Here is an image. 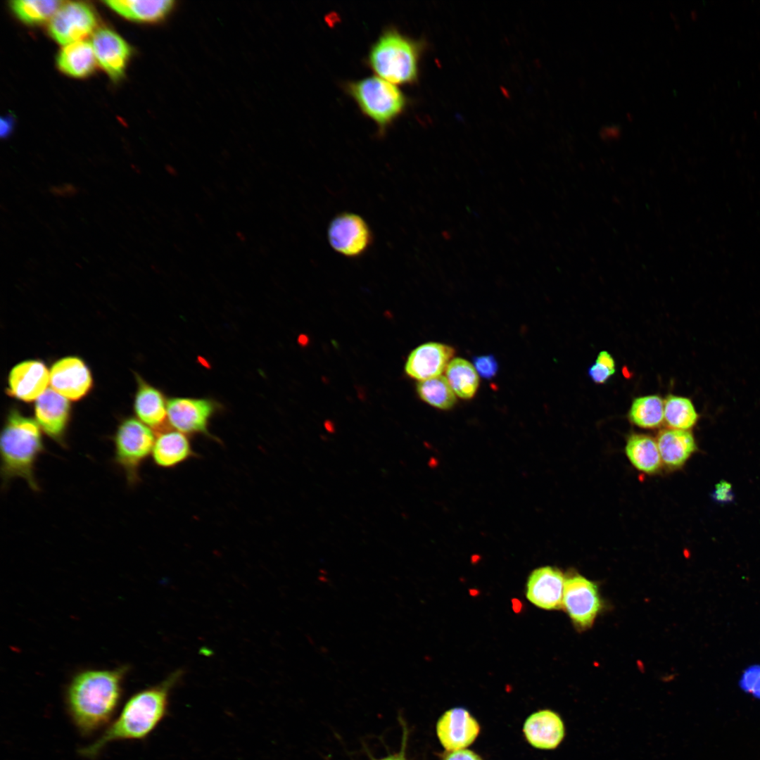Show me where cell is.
Here are the masks:
<instances>
[{"label": "cell", "mask_w": 760, "mask_h": 760, "mask_svg": "<svg viewBox=\"0 0 760 760\" xmlns=\"http://www.w3.org/2000/svg\"><path fill=\"white\" fill-rule=\"evenodd\" d=\"M127 666L87 669L70 679L64 695L68 715L77 730L89 736L113 721L121 702Z\"/></svg>", "instance_id": "obj_1"}, {"label": "cell", "mask_w": 760, "mask_h": 760, "mask_svg": "<svg viewBox=\"0 0 760 760\" xmlns=\"http://www.w3.org/2000/svg\"><path fill=\"white\" fill-rule=\"evenodd\" d=\"M182 676V671L178 670L158 684L132 695L103 733L80 749V755L95 758L111 742L148 737L167 715L171 692Z\"/></svg>", "instance_id": "obj_2"}, {"label": "cell", "mask_w": 760, "mask_h": 760, "mask_svg": "<svg viewBox=\"0 0 760 760\" xmlns=\"http://www.w3.org/2000/svg\"><path fill=\"white\" fill-rule=\"evenodd\" d=\"M45 450L41 428L36 421L18 410L9 411L1 433V476L6 488L20 478L30 488L40 490L35 476L36 463Z\"/></svg>", "instance_id": "obj_3"}, {"label": "cell", "mask_w": 760, "mask_h": 760, "mask_svg": "<svg viewBox=\"0 0 760 760\" xmlns=\"http://www.w3.org/2000/svg\"><path fill=\"white\" fill-rule=\"evenodd\" d=\"M424 44L394 27L385 29L372 45L367 63L378 77L393 84L414 83Z\"/></svg>", "instance_id": "obj_4"}, {"label": "cell", "mask_w": 760, "mask_h": 760, "mask_svg": "<svg viewBox=\"0 0 760 760\" xmlns=\"http://www.w3.org/2000/svg\"><path fill=\"white\" fill-rule=\"evenodd\" d=\"M345 89L383 133L405 111L407 99L395 84L378 76L348 82Z\"/></svg>", "instance_id": "obj_5"}, {"label": "cell", "mask_w": 760, "mask_h": 760, "mask_svg": "<svg viewBox=\"0 0 760 760\" xmlns=\"http://www.w3.org/2000/svg\"><path fill=\"white\" fill-rule=\"evenodd\" d=\"M155 439L150 427L137 419L128 417L118 425L113 437L114 460L129 486L140 482V467L152 453Z\"/></svg>", "instance_id": "obj_6"}, {"label": "cell", "mask_w": 760, "mask_h": 760, "mask_svg": "<svg viewBox=\"0 0 760 760\" xmlns=\"http://www.w3.org/2000/svg\"><path fill=\"white\" fill-rule=\"evenodd\" d=\"M220 407L213 399L174 397L167 401V422L173 429L188 436L201 435L219 441L209 431V425Z\"/></svg>", "instance_id": "obj_7"}, {"label": "cell", "mask_w": 760, "mask_h": 760, "mask_svg": "<svg viewBox=\"0 0 760 760\" xmlns=\"http://www.w3.org/2000/svg\"><path fill=\"white\" fill-rule=\"evenodd\" d=\"M327 239L331 247L348 258H357L371 248L374 236L367 222L360 215L338 213L329 224Z\"/></svg>", "instance_id": "obj_8"}, {"label": "cell", "mask_w": 760, "mask_h": 760, "mask_svg": "<svg viewBox=\"0 0 760 760\" xmlns=\"http://www.w3.org/2000/svg\"><path fill=\"white\" fill-rule=\"evenodd\" d=\"M96 25V14L88 4L63 1L49 20L48 30L54 40L65 46L83 41L94 32Z\"/></svg>", "instance_id": "obj_9"}, {"label": "cell", "mask_w": 760, "mask_h": 760, "mask_svg": "<svg viewBox=\"0 0 760 760\" xmlns=\"http://www.w3.org/2000/svg\"><path fill=\"white\" fill-rule=\"evenodd\" d=\"M562 606L580 628L590 627L602 608L597 585L581 575L566 578Z\"/></svg>", "instance_id": "obj_10"}, {"label": "cell", "mask_w": 760, "mask_h": 760, "mask_svg": "<svg viewBox=\"0 0 760 760\" xmlns=\"http://www.w3.org/2000/svg\"><path fill=\"white\" fill-rule=\"evenodd\" d=\"M34 414L41 429L58 445L65 448V435L70 419L68 400L49 388L36 400Z\"/></svg>", "instance_id": "obj_11"}, {"label": "cell", "mask_w": 760, "mask_h": 760, "mask_svg": "<svg viewBox=\"0 0 760 760\" xmlns=\"http://www.w3.org/2000/svg\"><path fill=\"white\" fill-rule=\"evenodd\" d=\"M51 388L72 400L83 398L90 390L92 378L85 363L77 357H66L56 362L50 370Z\"/></svg>", "instance_id": "obj_12"}, {"label": "cell", "mask_w": 760, "mask_h": 760, "mask_svg": "<svg viewBox=\"0 0 760 760\" xmlns=\"http://www.w3.org/2000/svg\"><path fill=\"white\" fill-rule=\"evenodd\" d=\"M454 353V349L446 344L436 342L422 344L408 355L405 373L419 381L441 376Z\"/></svg>", "instance_id": "obj_13"}, {"label": "cell", "mask_w": 760, "mask_h": 760, "mask_svg": "<svg viewBox=\"0 0 760 760\" xmlns=\"http://www.w3.org/2000/svg\"><path fill=\"white\" fill-rule=\"evenodd\" d=\"M566 578L558 569L545 566L532 571L526 585V597L536 607L555 609L562 606Z\"/></svg>", "instance_id": "obj_14"}, {"label": "cell", "mask_w": 760, "mask_h": 760, "mask_svg": "<svg viewBox=\"0 0 760 760\" xmlns=\"http://www.w3.org/2000/svg\"><path fill=\"white\" fill-rule=\"evenodd\" d=\"M91 43L100 66L113 80L120 79L131 55L129 44L117 33L107 28L96 30Z\"/></svg>", "instance_id": "obj_15"}, {"label": "cell", "mask_w": 760, "mask_h": 760, "mask_svg": "<svg viewBox=\"0 0 760 760\" xmlns=\"http://www.w3.org/2000/svg\"><path fill=\"white\" fill-rule=\"evenodd\" d=\"M436 731L442 745L449 751H455L474 741L479 733V726L467 710L454 708L439 718Z\"/></svg>", "instance_id": "obj_16"}, {"label": "cell", "mask_w": 760, "mask_h": 760, "mask_svg": "<svg viewBox=\"0 0 760 760\" xmlns=\"http://www.w3.org/2000/svg\"><path fill=\"white\" fill-rule=\"evenodd\" d=\"M8 393L25 402L37 399L50 383V372L38 360H27L15 365L8 376Z\"/></svg>", "instance_id": "obj_17"}, {"label": "cell", "mask_w": 760, "mask_h": 760, "mask_svg": "<svg viewBox=\"0 0 760 760\" xmlns=\"http://www.w3.org/2000/svg\"><path fill=\"white\" fill-rule=\"evenodd\" d=\"M151 457L157 467L170 469L196 457V453L188 435L165 429L156 437Z\"/></svg>", "instance_id": "obj_18"}, {"label": "cell", "mask_w": 760, "mask_h": 760, "mask_svg": "<svg viewBox=\"0 0 760 760\" xmlns=\"http://www.w3.org/2000/svg\"><path fill=\"white\" fill-rule=\"evenodd\" d=\"M528 741L540 749H554L562 742L564 727L560 717L550 710H543L531 715L524 726Z\"/></svg>", "instance_id": "obj_19"}, {"label": "cell", "mask_w": 760, "mask_h": 760, "mask_svg": "<svg viewBox=\"0 0 760 760\" xmlns=\"http://www.w3.org/2000/svg\"><path fill=\"white\" fill-rule=\"evenodd\" d=\"M656 441L662 464L671 469L682 467L697 450L695 438L689 431L662 429Z\"/></svg>", "instance_id": "obj_20"}, {"label": "cell", "mask_w": 760, "mask_h": 760, "mask_svg": "<svg viewBox=\"0 0 760 760\" xmlns=\"http://www.w3.org/2000/svg\"><path fill=\"white\" fill-rule=\"evenodd\" d=\"M167 401L160 391L139 378L134 412L139 420L157 431L165 429Z\"/></svg>", "instance_id": "obj_21"}, {"label": "cell", "mask_w": 760, "mask_h": 760, "mask_svg": "<svg viewBox=\"0 0 760 760\" xmlns=\"http://www.w3.org/2000/svg\"><path fill=\"white\" fill-rule=\"evenodd\" d=\"M172 0H110L105 4L120 15L141 23L164 20L175 7Z\"/></svg>", "instance_id": "obj_22"}, {"label": "cell", "mask_w": 760, "mask_h": 760, "mask_svg": "<svg viewBox=\"0 0 760 760\" xmlns=\"http://www.w3.org/2000/svg\"><path fill=\"white\" fill-rule=\"evenodd\" d=\"M96 63L91 43L85 41L63 46L57 56L58 68L74 77L89 75L94 71Z\"/></svg>", "instance_id": "obj_23"}, {"label": "cell", "mask_w": 760, "mask_h": 760, "mask_svg": "<svg viewBox=\"0 0 760 760\" xmlns=\"http://www.w3.org/2000/svg\"><path fill=\"white\" fill-rule=\"evenodd\" d=\"M625 452L633 466L641 472L654 474L661 468L657 441L648 435L631 434L626 441Z\"/></svg>", "instance_id": "obj_24"}, {"label": "cell", "mask_w": 760, "mask_h": 760, "mask_svg": "<svg viewBox=\"0 0 760 760\" xmlns=\"http://www.w3.org/2000/svg\"><path fill=\"white\" fill-rule=\"evenodd\" d=\"M446 379L460 398H472L479 388V379L474 367L467 360L457 357L452 359L445 369Z\"/></svg>", "instance_id": "obj_25"}, {"label": "cell", "mask_w": 760, "mask_h": 760, "mask_svg": "<svg viewBox=\"0 0 760 760\" xmlns=\"http://www.w3.org/2000/svg\"><path fill=\"white\" fill-rule=\"evenodd\" d=\"M628 418L640 428H657L664 419V403L658 395L636 398L631 404Z\"/></svg>", "instance_id": "obj_26"}, {"label": "cell", "mask_w": 760, "mask_h": 760, "mask_svg": "<svg viewBox=\"0 0 760 760\" xmlns=\"http://www.w3.org/2000/svg\"><path fill=\"white\" fill-rule=\"evenodd\" d=\"M664 403V421L669 428L688 431L697 423L698 414L689 398L669 395Z\"/></svg>", "instance_id": "obj_27"}, {"label": "cell", "mask_w": 760, "mask_h": 760, "mask_svg": "<svg viewBox=\"0 0 760 760\" xmlns=\"http://www.w3.org/2000/svg\"><path fill=\"white\" fill-rule=\"evenodd\" d=\"M417 393L423 401L440 410H450L457 401L446 377L441 375L419 381Z\"/></svg>", "instance_id": "obj_28"}, {"label": "cell", "mask_w": 760, "mask_h": 760, "mask_svg": "<svg viewBox=\"0 0 760 760\" xmlns=\"http://www.w3.org/2000/svg\"><path fill=\"white\" fill-rule=\"evenodd\" d=\"M63 1L58 0H16L10 6L23 23L36 25L50 20Z\"/></svg>", "instance_id": "obj_29"}, {"label": "cell", "mask_w": 760, "mask_h": 760, "mask_svg": "<svg viewBox=\"0 0 760 760\" xmlns=\"http://www.w3.org/2000/svg\"><path fill=\"white\" fill-rule=\"evenodd\" d=\"M739 686L745 692L760 699V664L752 665L745 669Z\"/></svg>", "instance_id": "obj_30"}, {"label": "cell", "mask_w": 760, "mask_h": 760, "mask_svg": "<svg viewBox=\"0 0 760 760\" xmlns=\"http://www.w3.org/2000/svg\"><path fill=\"white\" fill-rule=\"evenodd\" d=\"M474 365L480 376L486 379L494 377L498 369L497 360L491 355L474 357Z\"/></svg>", "instance_id": "obj_31"}, {"label": "cell", "mask_w": 760, "mask_h": 760, "mask_svg": "<svg viewBox=\"0 0 760 760\" xmlns=\"http://www.w3.org/2000/svg\"><path fill=\"white\" fill-rule=\"evenodd\" d=\"M609 367L595 362L588 369V374L596 384H604L614 374Z\"/></svg>", "instance_id": "obj_32"}, {"label": "cell", "mask_w": 760, "mask_h": 760, "mask_svg": "<svg viewBox=\"0 0 760 760\" xmlns=\"http://www.w3.org/2000/svg\"><path fill=\"white\" fill-rule=\"evenodd\" d=\"M714 500L720 502H726L733 499L732 486L725 481H721L716 484L713 494Z\"/></svg>", "instance_id": "obj_33"}, {"label": "cell", "mask_w": 760, "mask_h": 760, "mask_svg": "<svg viewBox=\"0 0 760 760\" xmlns=\"http://www.w3.org/2000/svg\"><path fill=\"white\" fill-rule=\"evenodd\" d=\"M444 760H482L477 754L467 749L451 751Z\"/></svg>", "instance_id": "obj_34"}, {"label": "cell", "mask_w": 760, "mask_h": 760, "mask_svg": "<svg viewBox=\"0 0 760 760\" xmlns=\"http://www.w3.org/2000/svg\"><path fill=\"white\" fill-rule=\"evenodd\" d=\"M595 362L603 365L615 372V361L607 351L602 350L600 352Z\"/></svg>", "instance_id": "obj_35"}, {"label": "cell", "mask_w": 760, "mask_h": 760, "mask_svg": "<svg viewBox=\"0 0 760 760\" xmlns=\"http://www.w3.org/2000/svg\"><path fill=\"white\" fill-rule=\"evenodd\" d=\"M13 126V119L11 116L2 118L1 119V135L2 137H6L11 132Z\"/></svg>", "instance_id": "obj_36"}, {"label": "cell", "mask_w": 760, "mask_h": 760, "mask_svg": "<svg viewBox=\"0 0 760 760\" xmlns=\"http://www.w3.org/2000/svg\"><path fill=\"white\" fill-rule=\"evenodd\" d=\"M52 192L57 195H71L76 192L75 188L72 185H64L62 186L53 187L51 189Z\"/></svg>", "instance_id": "obj_37"}, {"label": "cell", "mask_w": 760, "mask_h": 760, "mask_svg": "<svg viewBox=\"0 0 760 760\" xmlns=\"http://www.w3.org/2000/svg\"><path fill=\"white\" fill-rule=\"evenodd\" d=\"M619 134L618 129L614 127H607L602 130V135L604 138L611 139L615 138Z\"/></svg>", "instance_id": "obj_38"}, {"label": "cell", "mask_w": 760, "mask_h": 760, "mask_svg": "<svg viewBox=\"0 0 760 760\" xmlns=\"http://www.w3.org/2000/svg\"><path fill=\"white\" fill-rule=\"evenodd\" d=\"M381 760H406V759H405L404 755H403L401 754H399L388 756V757H386L385 759H381Z\"/></svg>", "instance_id": "obj_39"}]
</instances>
